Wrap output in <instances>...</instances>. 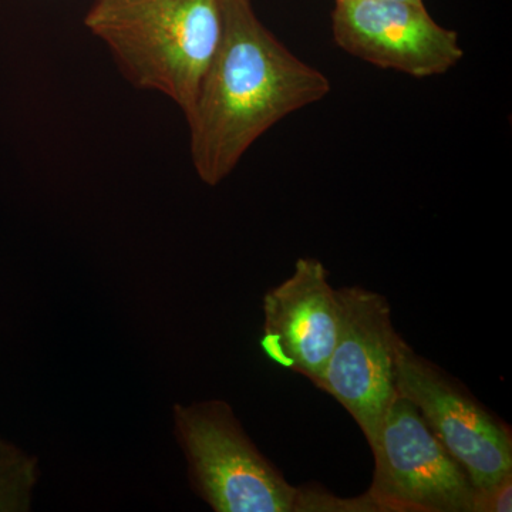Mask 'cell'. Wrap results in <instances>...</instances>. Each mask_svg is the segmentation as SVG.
Instances as JSON below:
<instances>
[{"instance_id":"8992f818","label":"cell","mask_w":512,"mask_h":512,"mask_svg":"<svg viewBox=\"0 0 512 512\" xmlns=\"http://www.w3.org/2000/svg\"><path fill=\"white\" fill-rule=\"evenodd\" d=\"M397 394L419 409L477 490L512 474V430L478 402L460 380L420 356L403 339L397 355Z\"/></svg>"},{"instance_id":"9c48e42d","label":"cell","mask_w":512,"mask_h":512,"mask_svg":"<svg viewBox=\"0 0 512 512\" xmlns=\"http://www.w3.org/2000/svg\"><path fill=\"white\" fill-rule=\"evenodd\" d=\"M37 477L36 458L0 439V512L28 511Z\"/></svg>"},{"instance_id":"5b68a950","label":"cell","mask_w":512,"mask_h":512,"mask_svg":"<svg viewBox=\"0 0 512 512\" xmlns=\"http://www.w3.org/2000/svg\"><path fill=\"white\" fill-rule=\"evenodd\" d=\"M338 296V338L316 387L342 404L370 447L397 396V355L403 338L380 293L349 286L338 289Z\"/></svg>"},{"instance_id":"30bf717a","label":"cell","mask_w":512,"mask_h":512,"mask_svg":"<svg viewBox=\"0 0 512 512\" xmlns=\"http://www.w3.org/2000/svg\"><path fill=\"white\" fill-rule=\"evenodd\" d=\"M512 474L505 476L493 487L476 491L474 512H511Z\"/></svg>"},{"instance_id":"7a4b0ae2","label":"cell","mask_w":512,"mask_h":512,"mask_svg":"<svg viewBox=\"0 0 512 512\" xmlns=\"http://www.w3.org/2000/svg\"><path fill=\"white\" fill-rule=\"evenodd\" d=\"M84 23L134 86L190 113L220 45L221 0H94Z\"/></svg>"},{"instance_id":"ba28073f","label":"cell","mask_w":512,"mask_h":512,"mask_svg":"<svg viewBox=\"0 0 512 512\" xmlns=\"http://www.w3.org/2000/svg\"><path fill=\"white\" fill-rule=\"evenodd\" d=\"M262 352L275 365L318 386L340 323L338 289L316 258H299L293 274L264 296Z\"/></svg>"},{"instance_id":"277c9868","label":"cell","mask_w":512,"mask_h":512,"mask_svg":"<svg viewBox=\"0 0 512 512\" xmlns=\"http://www.w3.org/2000/svg\"><path fill=\"white\" fill-rule=\"evenodd\" d=\"M370 450L367 495L380 512H474L473 481L406 397L390 404Z\"/></svg>"},{"instance_id":"8fae6325","label":"cell","mask_w":512,"mask_h":512,"mask_svg":"<svg viewBox=\"0 0 512 512\" xmlns=\"http://www.w3.org/2000/svg\"><path fill=\"white\" fill-rule=\"evenodd\" d=\"M397 2H409L414 3V5H424V0H397Z\"/></svg>"},{"instance_id":"6da1fadb","label":"cell","mask_w":512,"mask_h":512,"mask_svg":"<svg viewBox=\"0 0 512 512\" xmlns=\"http://www.w3.org/2000/svg\"><path fill=\"white\" fill-rule=\"evenodd\" d=\"M222 36L190 113L192 164L215 187L249 147L295 111L325 99V73L293 55L251 0H221Z\"/></svg>"},{"instance_id":"3957f363","label":"cell","mask_w":512,"mask_h":512,"mask_svg":"<svg viewBox=\"0 0 512 512\" xmlns=\"http://www.w3.org/2000/svg\"><path fill=\"white\" fill-rule=\"evenodd\" d=\"M173 419L192 488L212 510L296 512L299 487L259 451L227 402L175 404Z\"/></svg>"},{"instance_id":"52a82bcc","label":"cell","mask_w":512,"mask_h":512,"mask_svg":"<svg viewBox=\"0 0 512 512\" xmlns=\"http://www.w3.org/2000/svg\"><path fill=\"white\" fill-rule=\"evenodd\" d=\"M332 30L349 55L416 79L450 72L464 57L456 30L439 25L426 5L335 0Z\"/></svg>"}]
</instances>
